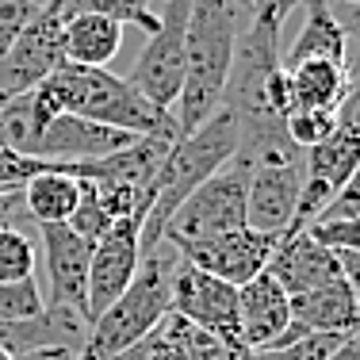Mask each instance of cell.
<instances>
[{
    "label": "cell",
    "mask_w": 360,
    "mask_h": 360,
    "mask_svg": "<svg viewBox=\"0 0 360 360\" xmlns=\"http://www.w3.org/2000/svg\"><path fill=\"white\" fill-rule=\"evenodd\" d=\"M326 360H360V330L356 333H345V341H341V345L333 349Z\"/></svg>",
    "instance_id": "35"
},
{
    "label": "cell",
    "mask_w": 360,
    "mask_h": 360,
    "mask_svg": "<svg viewBox=\"0 0 360 360\" xmlns=\"http://www.w3.org/2000/svg\"><path fill=\"white\" fill-rule=\"evenodd\" d=\"M46 314V303H42V291L31 280H0V322H23V319H39Z\"/></svg>",
    "instance_id": "24"
},
{
    "label": "cell",
    "mask_w": 360,
    "mask_h": 360,
    "mask_svg": "<svg viewBox=\"0 0 360 360\" xmlns=\"http://www.w3.org/2000/svg\"><path fill=\"white\" fill-rule=\"evenodd\" d=\"M234 153H238V127L222 108L207 123L195 127V131L180 134L173 142V150H169L165 165H161V173H158V195H153L150 215L142 222V253L161 245L165 226L176 215V207L207 176H215L226 161H234Z\"/></svg>",
    "instance_id": "4"
},
{
    "label": "cell",
    "mask_w": 360,
    "mask_h": 360,
    "mask_svg": "<svg viewBox=\"0 0 360 360\" xmlns=\"http://www.w3.org/2000/svg\"><path fill=\"white\" fill-rule=\"evenodd\" d=\"M326 4H360V0H326Z\"/></svg>",
    "instance_id": "37"
},
{
    "label": "cell",
    "mask_w": 360,
    "mask_h": 360,
    "mask_svg": "<svg viewBox=\"0 0 360 360\" xmlns=\"http://www.w3.org/2000/svg\"><path fill=\"white\" fill-rule=\"evenodd\" d=\"M134 142H139V134L115 131V127L92 123V119H81V115H54L39 131L35 146H31V158L54 161V165H81V161L111 158V153L127 150Z\"/></svg>",
    "instance_id": "13"
},
{
    "label": "cell",
    "mask_w": 360,
    "mask_h": 360,
    "mask_svg": "<svg viewBox=\"0 0 360 360\" xmlns=\"http://www.w3.org/2000/svg\"><path fill=\"white\" fill-rule=\"evenodd\" d=\"M42 169H46V161L23 158V153L0 146V192H4V188H23L35 173H42Z\"/></svg>",
    "instance_id": "30"
},
{
    "label": "cell",
    "mask_w": 360,
    "mask_h": 360,
    "mask_svg": "<svg viewBox=\"0 0 360 360\" xmlns=\"http://www.w3.org/2000/svg\"><path fill=\"white\" fill-rule=\"evenodd\" d=\"M284 131H288V142L303 153L333 131V111H288Z\"/></svg>",
    "instance_id": "25"
},
{
    "label": "cell",
    "mask_w": 360,
    "mask_h": 360,
    "mask_svg": "<svg viewBox=\"0 0 360 360\" xmlns=\"http://www.w3.org/2000/svg\"><path fill=\"white\" fill-rule=\"evenodd\" d=\"M54 8L62 12V20L92 12V15H108L115 23H139L146 35L158 27V12L150 8V0H54Z\"/></svg>",
    "instance_id": "21"
},
{
    "label": "cell",
    "mask_w": 360,
    "mask_h": 360,
    "mask_svg": "<svg viewBox=\"0 0 360 360\" xmlns=\"http://www.w3.org/2000/svg\"><path fill=\"white\" fill-rule=\"evenodd\" d=\"M349 219H360V173L333 192V200L319 211L314 222H349Z\"/></svg>",
    "instance_id": "29"
},
{
    "label": "cell",
    "mask_w": 360,
    "mask_h": 360,
    "mask_svg": "<svg viewBox=\"0 0 360 360\" xmlns=\"http://www.w3.org/2000/svg\"><path fill=\"white\" fill-rule=\"evenodd\" d=\"M250 161L234 158L219 169L215 176H207L184 203L176 207V215L169 219L165 238L161 242H203V238H219L230 230L245 226V192H250Z\"/></svg>",
    "instance_id": "5"
},
{
    "label": "cell",
    "mask_w": 360,
    "mask_h": 360,
    "mask_svg": "<svg viewBox=\"0 0 360 360\" xmlns=\"http://www.w3.org/2000/svg\"><path fill=\"white\" fill-rule=\"evenodd\" d=\"M307 4V20L303 31L295 35L291 46L280 50V65L291 70L299 62H338L345 65V42H341V27L330 15V4L326 0H303Z\"/></svg>",
    "instance_id": "20"
},
{
    "label": "cell",
    "mask_w": 360,
    "mask_h": 360,
    "mask_svg": "<svg viewBox=\"0 0 360 360\" xmlns=\"http://www.w3.org/2000/svg\"><path fill=\"white\" fill-rule=\"evenodd\" d=\"M35 245L20 226H4L0 230V280H31L35 276Z\"/></svg>",
    "instance_id": "23"
},
{
    "label": "cell",
    "mask_w": 360,
    "mask_h": 360,
    "mask_svg": "<svg viewBox=\"0 0 360 360\" xmlns=\"http://www.w3.org/2000/svg\"><path fill=\"white\" fill-rule=\"evenodd\" d=\"M238 0H192L184 31V84L173 115L180 134L195 131L219 111L238 46Z\"/></svg>",
    "instance_id": "2"
},
{
    "label": "cell",
    "mask_w": 360,
    "mask_h": 360,
    "mask_svg": "<svg viewBox=\"0 0 360 360\" xmlns=\"http://www.w3.org/2000/svg\"><path fill=\"white\" fill-rule=\"evenodd\" d=\"M333 257H338V272H341V280L349 284V291L356 295V307H360V253L341 250V253H333Z\"/></svg>",
    "instance_id": "33"
},
{
    "label": "cell",
    "mask_w": 360,
    "mask_h": 360,
    "mask_svg": "<svg viewBox=\"0 0 360 360\" xmlns=\"http://www.w3.org/2000/svg\"><path fill=\"white\" fill-rule=\"evenodd\" d=\"M0 360H15L12 353H8V349H0Z\"/></svg>",
    "instance_id": "38"
},
{
    "label": "cell",
    "mask_w": 360,
    "mask_h": 360,
    "mask_svg": "<svg viewBox=\"0 0 360 360\" xmlns=\"http://www.w3.org/2000/svg\"><path fill=\"white\" fill-rule=\"evenodd\" d=\"M341 341H345V333H303L276 349H250V353H242V360H326Z\"/></svg>",
    "instance_id": "22"
},
{
    "label": "cell",
    "mask_w": 360,
    "mask_h": 360,
    "mask_svg": "<svg viewBox=\"0 0 360 360\" xmlns=\"http://www.w3.org/2000/svg\"><path fill=\"white\" fill-rule=\"evenodd\" d=\"M23 222H31L27 207H23V188H4L0 192V230L4 226H20Z\"/></svg>",
    "instance_id": "32"
},
{
    "label": "cell",
    "mask_w": 360,
    "mask_h": 360,
    "mask_svg": "<svg viewBox=\"0 0 360 360\" xmlns=\"http://www.w3.org/2000/svg\"><path fill=\"white\" fill-rule=\"evenodd\" d=\"M35 8H39L35 0H0V58L8 54V46H12L15 39H20V31L27 27Z\"/></svg>",
    "instance_id": "28"
},
{
    "label": "cell",
    "mask_w": 360,
    "mask_h": 360,
    "mask_svg": "<svg viewBox=\"0 0 360 360\" xmlns=\"http://www.w3.org/2000/svg\"><path fill=\"white\" fill-rule=\"evenodd\" d=\"M176 264H180V253L169 242L142 253V264L134 272L131 288L104 314H96V322L84 333V345L77 353V360H108V356L123 353V349H131L134 341H142L153 326L173 311Z\"/></svg>",
    "instance_id": "3"
},
{
    "label": "cell",
    "mask_w": 360,
    "mask_h": 360,
    "mask_svg": "<svg viewBox=\"0 0 360 360\" xmlns=\"http://www.w3.org/2000/svg\"><path fill=\"white\" fill-rule=\"evenodd\" d=\"M188 12L192 0H165L158 12V27L146 35V46L134 62L127 81L150 100L153 108L173 111L180 84H184V31H188Z\"/></svg>",
    "instance_id": "6"
},
{
    "label": "cell",
    "mask_w": 360,
    "mask_h": 360,
    "mask_svg": "<svg viewBox=\"0 0 360 360\" xmlns=\"http://www.w3.org/2000/svg\"><path fill=\"white\" fill-rule=\"evenodd\" d=\"M303 195V153H269L253 161L245 192V226L269 238H284Z\"/></svg>",
    "instance_id": "8"
},
{
    "label": "cell",
    "mask_w": 360,
    "mask_h": 360,
    "mask_svg": "<svg viewBox=\"0 0 360 360\" xmlns=\"http://www.w3.org/2000/svg\"><path fill=\"white\" fill-rule=\"evenodd\" d=\"M123 46V23L108 15H70L62 23V50L70 65H89V70H108V62Z\"/></svg>",
    "instance_id": "18"
},
{
    "label": "cell",
    "mask_w": 360,
    "mask_h": 360,
    "mask_svg": "<svg viewBox=\"0 0 360 360\" xmlns=\"http://www.w3.org/2000/svg\"><path fill=\"white\" fill-rule=\"evenodd\" d=\"M108 360H150V345H146V338H142V341H134L131 349H123V353H115Z\"/></svg>",
    "instance_id": "36"
},
{
    "label": "cell",
    "mask_w": 360,
    "mask_h": 360,
    "mask_svg": "<svg viewBox=\"0 0 360 360\" xmlns=\"http://www.w3.org/2000/svg\"><path fill=\"white\" fill-rule=\"evenodd\" d=\"M139 264H142V222L115 219L92 242V261H89V319L92 322L131 288Z\"/></svg>",
    "instance_id": "11"
},
{
    "label": "cell",
    "mask_w": 360,
    "mask_h": 360,
    "mask_svg": "<svg viewBox=\"0 0 360 360\" xmlns=\"http://www.w3.org/2000/svg\"><path fill=\"white\" fill-rule=\"evenodd\" d=\"M42 242V261H46V311L77 314L81 322H89V261H92V242L81 234H73L65 222H50L39 226Z\"/></svg>",
    "instance_id": "9"
},
{
    "label": "cell",
    "mask_w": 360,
    "mask_h": 360,
    "mask_svg": "<svg viewBox=\"0 0 360 360\" xmlns=\"http://www.w3.org/2000/svg\"><path fill=\"white\" fill-rule=\"evenodd\" d=\"M280 31L269 20H250V27L238 31L234 62H230L226 84H222L219 108L238 127V153L242 161H261L269 153H288V89L284 65H280Z\"/></svg>",
    "instance_id": "1"
},
{
    "label": "cell",
    "mask_w": 360,
    "mask_h": 360,
    "mask_svg": "<svg viewBox=\"0 0 360 360\" xmlns=\"http://www.w3.org/2000/svg\"><path fill=\"white\" fill-rule=\"evenodd\" d=\"M173 314L195 322L200 330H211L226 345H234L238 353H245L242 322H238V288L226 280H215L207 272L192 269L188 261H180L173 276Z\"/></svg>",
    "instance_id": "10"
},
{
    "label": "cell",
    "mask_w": 360,
    "mask_h": 360,
    "mask_svg": "<svg viewBox=\"0 0 360 360\" xmlns=\"http://www.w3.org/2000/svg\"><path fill=\"white\" fill-rule=\"evenodd\" d=\"M173 250L180 253V261H188L192 269L242 288V284H250L257 272L269 269L276 238L242 226V230H230V234H219V238H203V242H176Z\"/></svg>",
    "instance_id": "12"
},
{
    "label": "cell",
    "mask_w": 360,
    "mask_h": 360,
    "mask_svg": "<svg viewBox=\"0 0 360 360\" xmlns=\"http://www.w3.org/2000/svg\"><path fill=\"white\" fill-rule=\"evenodd\" d=\"M295 4H303V0H238V8L250 12V20H269L276 27H284V20L291 15Z\"/></svg>",
    "instance_id": "31"
},
{
    "label": "cell",
    "mask_w": 360,
    "mask_h": 360,
    "mask_svg": "<svg viewBox=\"0 0 360 360\" xmlns=\"http://www.w3.org/2000/svg\"><path fill=\"white\" fill-rule=\"evenodd\" d=\"M238 322H242V345L250 349H269L280 341V333L291 326V299L288 291L269 276L257 272L250 284L238 288Z\"/></svg>",
    "instance_id": "16"
},
{
    "label": "cell",
    "mask_w": 360,
    "mask_h": 360,
    "mask_svg": "<svg viewBox=\"0 0 360 360\" xmlns=\"http://www.w3.org/2000/svg\"><path fill=\"white\" fill-rule=\"evenodd\" d=\"M81 349L73 345H46V349H31V353H20L15 360H77Z\"/></svg>",
    "instance_id": "34"
},
{
    "label": "cell",
    "mask_w": 360,
    "mask_h": 360,
    "mask_svg": "<svg viewBox=\"0 0 360 360\" xmlns=\"http://www.w3.org/2000/svg\"><path fill=\"white\" fill-rule=\"evenodd\" d=\"M307 234H311L319 245H326L330 253H341V250L360 253V219H349V222H311Z\"/></svg>",
    "instance_id": "26"
},
{
    "label": "cell",
    "mask_w": 360,
    "mask_h": 360,
    "mask_svg": "<svg viewBox=\"0 0 360 360\" xmlns=\"http://www.w3.org/2000/svg\"><path fill=\"white\" fill-rule=\"evenodd\" d=\"M269 272L280 288L288 291V299L303 295V291H314L330 280H338V257H333L326 245H319L311 234H284L276 238V250L269 257Z\"/></svg>",
    "instance_id": "15"
},
{
    "label": "cell",
    "mask_w": 360,
    "mask_h": 360,
    "mask_svg": "<svg viewBox=\"0 0 360 360\" xmlns=\"http://www.w3.org/2000/svg\"><path fill=\"white\" fill-rule=\"evenodd\" d=\"M345 65L338 62H299L284 70L288 111H338L345 92Z\"/></svg>",
    "instance_id": "19"
},
{
    "label": "cell",
    "mask_w": 360,
    "mask_h": 360,
    "mask_svg": "<svg viewBox=\"0 0 360 360\" xmlns=\"http://www.w3.org/2000/svg\"><path fill=\"white\" fill-rule=\"evenodd\" d=\"M356 330H360L356 295L338 276L330 284L291 299V326L280 333L276 345H288V341L303 338V333H356ZM276 345H269V349H276Z\"/></svg>",
    "instance_id": "14"
},
{
    "label": "cell",
    "mask_w": 360,
    "mask_h": 360,
    "mask_svg": "<svg viewBox=\"0 0 360 360\" xmlns=\"http://www.w3.org/2000/svg\"><path fill=\"white\" fill-rule=\"evenodd\" d=\"M330 15L338 20L345 42V73L360 70V4H330Z\"/></svg>",
    "instance_id": "27"
},
{
    "label": "cell",
    "mask_w": 360,
    "mask_h": 360,
    "mask_svg": "<svg viewBox=\"0 0 360 360\" xmlns=\"http://www.w3.org/2000/svg\"><path fill=\"white\" fill-rule=\"evenodd\" d=\"M81 195H84V180L65 173L54 161H46V169L23 184V207H27L35 226H50V222H70Z\"/></svg>",
    "instance_id": "17"
},
{
    "label": "cell",
    "mask_w": 360,
    "mask_h": 360,
    "mask_svg": "<svg viewBox=\"0 0 360 360\" xmlns=\"http://www.w3.org/2000/svg\"><path fill=\"white\" fill-rule=\"evenodd\" d=\"M62 12L54 8V0L35 8V15L27 20V27L20 31V39L8 46V54L0 58V104L15 96H27L31 89H39L54 70L65 65L62 50Z\"/></svg>",
    "instance_id": "7"
}]
</instances>
